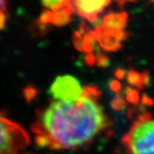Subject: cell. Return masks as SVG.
Wrapping results in <instances>:
<instances>
[{"instance_id": "cell-9", "label": "cell", "mask_w": 154, "mask_h": 154, "mask_svg": "<svg viewBox=\"0 0 154 154\" xmlns=\"http://www.w3.org/2000/svg\"><path fill=\"white\" fill-rule=\"evenodd\" d=\"M21 154H33V153H21Z\"/></svg>"}, {"instance_id": "cell-2", "label": "cell", "mask_w": 154, "mask_h": 154, "mask_svg": "<svg viewBox=\"0 0 154 154\" xmlns=\"http://www.w3.org/2000/svg\"><path fill=\"white\" fill-rule=\"evenodd\" d=\"M128 154H154V117L144 113L137 117L122 138Z\"/></svg>"}, {"instance_id": "cell-7", "label": "cell", "mask_w": 154, "mask_h": 154, "mask_svg": "<svg viewBox=\"0 0 154 154\" xmlns=\"http://www.w3.org/2000/svg\"><path fill=\"white\" fill-rule=\"evenodd\" d=\"M6 22V14L5 12H0V29L4 28Z\"/></svg>"}, {"instance_id": "cell-8", "label": "cell", "mask_w": 154, "mask_h": 154, "mask_svg": "<svg viewBox=\"0 0 154 154\" xmlns=\"http://www.w3.org/2000/svg\"><path fill=\"white\" fill-rule=\"evenodd\" d=\"M5 0H0V12H5Z\"/></svg>"}, {"instance_id": "cell-3", "label": "cell", "mask_w": 154, "mask_h": 154, "mask_svg": "<svg viewBox=\"0 0 154 154\" xmlns=\"http://www.w3.org/2000/svg\"><path fill=\"white\" fill-rule=\"evenodd\" d=\"M29 144L28 132L0 112V154H21Z\"/></svg>"}, {"instance_id": "cell-5", "label": "cell", "mask_w": 154, "mask_h": 154, "mask_svg": "<svg viewBox=\"0 0 154 154\" xmlns=\"http://www.w3.org/2000/svg\"><path fill=\"white\" fill-rule=\"evenodd\" d=\"M110 2L111 0H71V7L82 17L94 21Z\"/></svg>"}, {"instance_id": "cell-6", "label": "cell", "mask_w": 154, "mask_h": 154, "mask_svg": "<svg viewBox=\"0 0 154 154\" xmlns=\"http://www.w3.org/2000/svg\"><path fill=\"white\" fill-rule=\"evenodd\" d=\"M44 8L53 14L65 11L71 7V0H40Z\"/></svg>"}, {"instance_id": "cell-4", "label": "cell", "mask_w": 154, "mask_h": 154, "mask_svg": "<svg viewBox=\"0 0 154 154\" xmlns=\"http://www.w3.org/2000/svg\"><path fill=\"white\" fill-rule=\"evenodd\" d=\"M84 89L76 77L71 75H58L51 83L50 94L55 101L75 102L82 98Z\"/></svg>"}, {"instance_id": "cell-1", "label": "cell", "mask_w": 154, "mask_h": 154, "mask_svg": "<svg viewBox=\"0 0 154 154\" xmlns=\"http://www.w3.org/2000/svg\"><path fill=\"white\" fill-rule=\"evenodd\" d=\"M110 124L98 89L87 87L79 100L54 101L39 111L31 128L38 146L60 151L90 143Z\"/></svg>"}]
</instances>
